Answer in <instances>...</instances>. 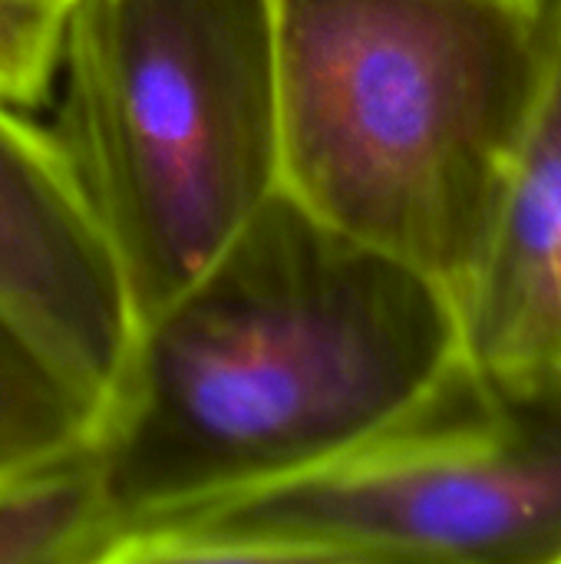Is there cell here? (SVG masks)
Segmentation results:
<instances>
[{
    "instance_id": "obj_2",
    "label": "cell",
    "mask_w": 561,
    "mask_h": 564,
    "mask_svg": "<svg viewBox=\"0 0 561 564\" xmlns=\"http://www.w3.org/2000/svg\"><path fill=\"white\" fill-rule=\"evenodd\" d=\"M278 192L436 284L486 264L552 0H271Z\"/></svg>"
},
{
    "instance_id": "obj_7",
    "label": "cell",
    "mask_w": 561,
    "mask_h": 564,
    "mask_svg": "<svg viewBox=\"0 0 561 564\" xmlns=\"http://www.w3.org/2000/svg\"><path fill=\"white\" fill-rule=\"evenodd\" d=\"M103 502L86 440L0 466V564H93Z\"/></svg>"
},
{
    "instance_id": "obj_10",
    "label": "cell",
    "mask_w": 561,
    "mask_h": 564,
    "mask_svg": "<svg viewBox=\"0 0 561 564\" xmlns=\"http://www.w3.org/2000/svg\"><path fill=\"white\" fill-rule=\"evenodd\" d=\"M50 3H56V7H66V0H50Z\"/></svg>"
},
{
    "instance_id": "obj_11",
    "label": "cell",
    "mask_w": 561,
    "mask_h": 564,
    "mask_svg": "<svg viewBox=\"0 0 561 564\" xmlns=\"http://www.w3.org/2000/svg\"><path fill=\"white\" fill-rule=\"evenodd\" d=\"M559 370H561V340H559Z\"/></svg>"
},
{
    "instance_id": "obj_8",
    "label": "cell",
    "mask_w": 561,
    "mask_h": 564,
    "mask_svg": "<svg viewBox=\"0 0 561 564\" xmlns=\"http://www.w3.org/2000/svg\"><path fill=\"white\" fill-rule=\"evenodd\" d=\"M89 410L0 324V466L83 443Z\"/></svg>"
},
{
    "instance_id": "obj_9",
    "label": "cell",
    "mask_w": 561,
    "mask_h": 564,
    "mask_svg": "<svg viewBox=\"0 0 561 564\" xmlns=\"http://www.w3.org/2000/svg\"><path fill=\"white\" fill-rule=\"evenodd\" d=\"M63 7L50 0H0V96L36 109L53 96Z\"/></svg>"
},
{
    "instance_id": "obj_6",
    "label": "cell",
    "mask_w": 561,
    "mask_h": 564,
    "mask_svg": "<svg viewBox=\"0 0 561 564\" xmlns=\"http://www.w3.org/2000/svg\"><path fill=\"white\" fill-rule=\"evenodd\" d=\"M466 350L496 380L559 370L561 340V0L493 245L463 311Z\"/></svg>"
},
{
    "instance_id": "obj_3",
    "label": "cell",
    "mask_w": 561,
    "mask_h": 564,
    "mask_svg": "<svg viewBox=\"0 0 561 564\" xmlns=\"http://www.w3.org/2000/svg\"><path fill=\"white\" fill-rule=\"evenodd\" d=\"M50 99L136 327L278 192L271 0H66Z\"/></svg>"
},
{
    "instance_id": "obj_4",
    "label": "cell",
    "mask_w": 561,
    "mask_h": 564,
    "mask_svg": "<svg viewBox=\"0 0 561 564\" xmlns=\"http://www.w3.org/2000/svg\"><path fill=\"white\" fill-rule=\"evenodd\" d=\"M561 564V370L473 364L304 473L103 539L96 564Z\"/></svg>"
},
{
    "instance_id": "obj_1",
    "label": "cell",
    "mask_w": 561,
    "mask_h": 564,
    "mask_svg": "<svg viewBox=\"0 0 561 564\" xmlns=\"http://www.w3.org/2000/svg\"><path fill=\"white\" fill-rule=\"evenodd\" d=\"M470 364L443 284L274 192L132 334L86 433L103 539L347 453Z\"/></svg>"
},
{
    "instance_id": "obj_5",
    "label": "cell",
    "mask_w": 561,
    "mask_h": 564,
    "mask_svg": "<svg viewBox=\"0 0 561 564\" xmlns=\"http://www.w3.org/2000/svg\"><path fill=\"white\" fill-rule=\"evenodd\" d=\"M0 324L60 377L89 423L136 334L109 238L63 145L3 96Z\"/></svg>"
}]
</instances>
